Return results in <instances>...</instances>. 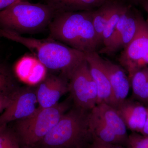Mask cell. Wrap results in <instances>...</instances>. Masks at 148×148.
<instances>
[{"label":"cell","mask_w":148,"mask_h":148,"mask_svg":"<svg viewBox=\"0 0 148 148\" xmlns=\"http://www.w3.org/2000/svg\"><path fill=\"white\" fill-rule=\"evenodd\" d=\"M92 110L121 140L123 146L127 147L128 140L127 128L116 110L112 106L104 103L97 105Z\"/></svg>","instance_id":"obj_13"},{"label":"cell","mask_w":148,"mask_h":148,"mask_svg":"<svg viewBox=\"0 0 148 148\" xmlns=\"http://www.w3.org/2000/svg\"><path fill=\"white\" fill-rule=\"evenodd\" d=\"M118 3L117 0H108L103 5L92 11L93 27L101 44L102 43L103 31Z\"/></svg>","instance_id":"obj_17"},{"label":"cell","mask_w":148,"mask_h":148,"mask_svg":"<svg viewBox=\"0 0 148 148\" xmlns=\"http://www.w3.org/2000/svg\"><path fill=\"white\" fill-rule=\"evenodd\" d=\"M89 123L92 135L106 143L124 147L121 140L92 110L89 114Z\"/></svg>","instance_id":"obj_16"},{"label":"cell","mask_w":148,"mask_h":148,"mask_svg":"<svg viewBox=\"0 0 148 148\" xmlns=\"http://www.w3.org/2000/svg\"><path fill=\"white\" fill-rule=\"evenodd\" d=\"M85 148H128L123 146L106 143L92 135L91 140Z\"/></svg>","instance_id":"obj_24"},{"label":"cell","mask_w":148,"mask_h":148,"mask_svg":"<svg viewBox=\"0 0 148 148\" xmlns=\"http://www.w3.org/2000/svg\"><path fill=\"white\" fill-rule=\"evenodd\" d=\"M1 35H0V38H1Z\"/></svg>","instance_id":"obj_31"},{"label":"cell","mask_w":148,"mask_h":148,"mask_svg":"<svg viewBox=\"0 0 148 148\" xmlns=\"http://www.w3.org/2000/svg\"><path fill=\"white\" fill-rule=\"evenodd\" d=\"M137 28V13L134 14L132 11L126 26L120 32L116 39L110 45L102 48L99 53L112 54L121 49H124L135 36Z\"/></svg>","instance_id":"obj_15"},{"label":"cell","mask_w":148,"mask_h":148,"mask_svg":"<svg viewBox=\"0 0 148 148\" xmlns=\"http://www.w3.org/2000/svg\"><path fill=\"white\" fill-rule=\"evenodd\" d=\"M89 70L98 90L97 105L104 103L115 109L116 104L108 77L102 61V58L96 51L86 53Z\"/></svg>","instance_id":"obj_9"},{"label":"cell","mask_w":148,"mask_h":148,"mask_svg":"<svg viewBox=\"0 0 148 148\" xmlns=\"http://www.w3.org/2000/svg\"><path fill=\"white\" fill-rule=\"evenodd\" d=\"M147 116L145 123L140 133L144 136H148V108H147Z\"/></svg>","instance_id":"obj_27"},{"label":"cell","mask_w":148,"mask_h":148,"mask_svg":"<svg viewBox=\"0 0 148 148\" xmlns=\"http://www.w3.org/2000/svg\"><path fill=\"white\" fill-rule=\"evenodd\" d=\"M0 35L27 47L47 69L59 71L68 79L74 70L86 60L85 53L50 38L38 39L1 29Z\"/></svg>","instance_id":"obj_1"},{"label":"cell","mask_w":148,"mask_h":148,"mask_svg":"<svg viewBox=\"0 0 148 148\" xmlns=\"http://www.w3.org/2000/svg\"><path fill=\"white\" fill-rule=\"evenodd\" d=\"M115 109L127 129L141 132L147 119V108L139 101L127 99Z\"/></svg>","instance_id":"obj_12"},{"label":"cell","mask_w":148,"mask_h":148,"mask_svg":"<svg viewBox=\"0 0 148 148\" xmlns=\"http://www.w3.org/2000/svg\"><path fill=\"white\" fill-rule=\"evenodd\" d=\"M68 80L61 74L47 76L36 89L39 107L46 108L58 104L61 97L69 92Z\"/></svg>","instance_id":"obj_10"},{"label":"cell","mask_w":148,"mask_h":148,"mask_svg":"<svg viewBox=\"0 0 148 148\" xmlns=\"http://www.w3.org/2000/svg\"><path fill=\"white\" fill-rule=\"evenodd\" d=\"M135 3H141L143 4L144 3H148V0H130Z\"/></svg>","instance_id":"obj_29"},{"label":"cell","mask_w":148,"mask_h":148,"mask_svg":"<svg viewBox=\"0 0 148 148\" xmlns=\"http://www.w3.org/2000/svg\"><path fill=\"white\" fill-rule=\"evenodd\" d=\"M23 0H0V10H2L14 3Z\"/></svg>","instance_id":"obj_26"},{"label":"cell","mask_w":148,"mask_h":148,"mask_svg":"<svg viewBox=\"0 0 148 148\" xmlns=\"http://www.w3.org/2000/svg\"><path fill=\"white\" fill-rule=\"evenodd\" d=\"M130 81L135 99L148 103V66L136 72Z\"/></svg>","instance_id":"obj_18"},{"label":"cell","mask_w":148,"mask_h":148,"mask_svg":"<svg viewBox=\"0 0 148 148\" xmlns=\"http://www.w3.org/2000/svg\"><path fill=\"white\" fill-rule=\"evenodd\" d=\"M22 148H33V147H28V146H24V147Z\"/></svg>","instance_id":"obj_30"},{"label":"cell","mask_w":148,"mask_h":148,"mask_svg":"<svg viewBox=\"0 0 148 148\" xmlns=\"http://www.w3.org/2000/svg\"><path fill=\"white\" fill-rule=\"evenodd\" d=\"M55 13L93 10L108 0H45Z\"/></svg>","instance_id":"obj_14"},{"label":"cell","mask_w":148,"mask_h":148,"mask_svg":"<svg viewBox=\"0 0 148 148\" xmlns=\"http://www.w3.org/2000/svg\"><path fill=\"white\" fill-rule=\"evenodd\" d=\"M127 8V6L119 2L116 8L109 18L103 31L102 38V44L104 45L103 47L106 46L108 43L120 18Z\"/></svg>","instance_id":"obj_21"},{"label":"cell","mask_w":148,"mask_h":148,"mask_svg":"<svg viewBox=\"0 0 148 148\" xmlns=\"http://www.w3.org/2000/svg\"><path fill=\"white\" fill-rule=\"evenodd\" d=\"M90 112L74 106L38 145L42 148H85L92 137Z\"/></svg>","instance_id":"obj_3"},{"label":"cell","mask_w":148,"mask_h":148,"mask_svg":"<svg viewBox=\"0 0 148 148\" xmlns=\"http://www.w3.org/2000/svg\"><path fill=\"white\" fill-rule=\"evenodd\" d=\"M102 61L110 83L116 108L127 99L131 86L130 81L121 66L102 58Z\"/></svg>","instance_id":"obj_11"},{"label":"cell","mask_w":148,"mask_h":148,"mask_svg":"<svg viewBox=\"0 0 148 148\" xmlns=\"http://www.w3.org/2000/svg\"><path fill=\"white\" fill-rule=\"evenodd\" d=\"M38 104L36 89L19 88L10 105L0 115V126L30 116L37 110Z\"/></svg>","instance_id":"obj_8"},{"label":"cell","mask_w":148,"mask_h":148,"mask_svg":"<svg viewBox=\"0 0 148 148\" xmlns=\"http://www.w3.org/2000/svg\"><path fill=\"white\" fill-rule=\"evenodd\" d=\"M55 14L46 4L18 1L0 10V29L21 35L33 34L48 27Z\"/></svg>","instance_id":"obj_4"},{"label":"cell","mask_w":148,"mask_h":148,"mask_svg":"<svg viewBox=\"0 0 148 148\" xmlns=\"http://www.w3.org/2000/svg\"><path fill=\"white\" fill-rule=\"evenodd\" d=\"M19 144L14 130L8 125L0 126V148H20Z\"/></svg>","instance_id":"obj_22"},{"label":"cell","mask_w":148,"mask_h":148,"mask_svg":"<svg viewBox=\"0 0 148 148\" xmlns=\"http://www.w3.org/2000/svg\"><path fill=\"white\" fill-rule=\"evenodd\" d=\"M38 60L31 56L26 55L20 58L14 67V72L20 80L27 83L33 74Z\"/></svg>","instance_id":"obj_20"},{"label":"cell","mask_w":148,"mask_h":148,"mask_svg":"<svg viewBox=\"0 0 148 148\" xmlns=\"http://www.w3.org/2000/svg\"><path fill=\"white\" fill-rule=\"evenodd\" d=\"M69 80V92L74 106L92 110L97 106L98 90L86 59L74 70Z\"/></svg>","instance_id":"obj_7"},{"label":"cell","mask_w":148,"mask_h":148,"mask_svg":"<svg viewBox=\"0 0 148 148\" xmlns=\"http://www.w3.org/2000/svg\"><path fill=\"white\" fill-rule=\"evenodd\" d=\"M72 101L70 96L53 107L46 108L38 107L32 115L16 121L14 130L20 143L32 147L38 145L61 116L71 108Z\"/></svg>","instance_id":"obj_5"},{"label":"cell","mask_w":148,"mask_h":148,"mask_svg":"<svg viewBox=\"0 0 148 148\" xmlns=\"http://www.w3.org/2000/svg\"><path fill=\"white\" fill-rule=\"evenodd\" d=\"M128 148H148V136L138 134V132H132L128 135Z\"/></svg>","instance_id":"obj_23"},{"label":"cell","mask_w":148,"mask_h":148,"mask_svg":"<svg viewBox=\"0 0 148 148\" xmlns=\"http://www.w3.org/2000/svg\"><path fill=\"white\" fill-rule=\"evenodd\" d=\"M142 5H143L144 10H145L146 12H147V18L146 21L148 24V3H144L142 4Z\"/></svg>","instance_id":"obj_28"},{"label":"cell","mask_w":148,"mask_h":148,"mask_svg":"<svg viewBox=\"0 0 148 148\" xmlns=\"http://www.w3.org/2000/svg\"><path fill=\"white\" fill-rule=\"evenodd\" d=\"M137 20L136 34L119 58L120 64L127 72L129 80L136 72L148 66V24L138 13Z\"/></svg>","instance_id":"obj_6"},{"label":"cell","mask_w":148,"mask_h":148,"mask_svg":"<svg viewBox=\"0 0 148 148\" xmlns=\"http://www.w3.org/2000/svg\"><path fill=\"white\" fill-rule=\"evenodd\" d=\"M14 93L12 95L0 96V113L3 112L8 107L12 100Z\"/></svg>","instance_id":"obj_25"},{"label":"cell","mask_w":148,"mask_h":148,"mask_svg":"<svg viewBox=\"0 0 148 148\" xmlns=\"http://www.w3.org/2000/svg\"><path fill=\"white\" fill-rule=\"evenodd\" d=\"M93 10L56 13L48 27L50 38L85 53L96 51L101 43L93 27Z\"/></svg>","instance_id":"obj_2"},{"label":"cell","mask_w":148,"mask_h":148,"mask_svg":"<svg viewBox=\"0 0 148 148\" xmlns=\"http://www.w3.org/2000/svg\"><path fill=\"white\" fill-rule=\"evenodd\" d=\"M19 88L10 69L0 62V96L12 95Z\"/></svg>","instance_id":"obj_19"}]
</instances>
